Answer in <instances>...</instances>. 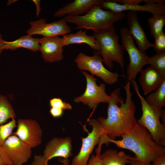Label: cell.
Listing matches in <instances>:
<instances>
[{
    "label": "cell",
    "instance_id": "cell-1",
    "mask_svg": "<svg viewBox=\"0 0 165 165\" xmlns=\"http://www.w3.org/2000/svg\"><path fill=\"white\" fill-rule=\"evenodd\" d=\"M130 83L127 81L123 86L126 94L125 101L121 95L120 88H116L109 95L107 118L100 117L97 119L104 134L109 139L116 140L137 123Z\"/></svg>",
    "mask_w": 165,
    "mask_h": 165
},
{
    "label": "cell",
    "instance_id": "cell-2",
    "mask_svg": "<svg viewBox=\"0 0 165 165\" xmlns=\"http://www.w3.org/2000/svg\"><path fill=\"white\" fill-rule=\"evenodd\" d=\"M119 140L108 138L109 143L117 147L130 150L135 154L137 160L151 163L155 160L165 155V148L158 145L148 130L138 123L127 132L121 136Z\"/></svg>",
    "mask_w": 165,
    "mask_h": 165
},
{
    "label": "cell",
    "instance_id": "cell-3",
    "mask_svg": "<svg viewBox=\"0 0 165 165\" xmlns=\"http://www.w3.org/2000/svg\"><path fill=\"white\" fill-rule=\"evenodd\" d=\"M126 16L124 12L105 10L99 5H95L82 16L66 15L63 18L67 22L75 24L76 29H91L95 32L112 28L116 22L123 20Z\"/></svg>",
    "mask_w": 165,
    "mask_h": 165
},
{
    "label": "cell",
    "instance_id": "cell-4",
    "mask_svg": "<svg viewBox=\"0 0 165 165\" xmlns=\"http://www.w3.org/2000/svg\"><path fill=\"white\" fill-rule=\"evenodd\" d=\"M93 36L98 42L100 50L92 53L100 56L103 62L110 69L113 68L114 62L117 63L123 72L124 50L119 43V37L115 28L94 32Z\"/></svg>",
    "mask_w": 165,
    "mask_h": 165
},
{
    "label": "cell",
    "instance_id": "cell-5",
    "mask_svg": "<svg viewBox=\"0 0 165 165\" xmlns=\"http://www.w3.org/2000/svg\"><path fill=\"white\" fill-rule=\"evenodd\" d=\"M141 105L142 116L137 123L143 126L149 132L154 141L158 145H165V124L160 119L165 115L164 110L156 109L148 105L140 94L138 86L135 80L131 82Z\"/></svg>",
    "mask_w": 165,
    "mask_h": 165
},
{
    "label": "cell",
    "instance_id": "cell-6",
    "mask_svg": "<svg viewBox=\"0 0 165 165\" xmlns=\"http://www.w3.org/2000/svg\"><path fill=\"white\" fill-rule=\"evenodd\" d=\"M122 46L128 54L129 63L127 69V81L131 83L135 80L137 74L143 67L147 64L149 57L145 52L141 51L135 45L133 38L128 28L122 27L120 29Z\"/></svg>",
    "mask_w": 165,
    "mask_h": 165
},
{
    "label": "cell",
    "instance_id": "cell-7",
    "mask_svg": "<svg viewBox=\"0 0 165 165\" xmlns=\"http://www.w3.org/2000/svg\"><path fill=\"white\" fill-rule=\"evenodd\" d=\"M74 61L79 69L89 72L92 75L101 78L107 84L112 85L119 81V74L107 69L103 64L101 57L98 54H94L93 56H88L80 52Z\"/></svg>",
    "mask_w": 165,
    "mask_h": 165
},
{
    "label": "cell",
    "instance_id": "cell-8",
    "mask_svg": "<svg viewBox=\"0 0 165 165\" xmlns=\"http://www.w3.org/2000/svg\"><path fill=\"white\" fill-rule=\"evenodd\" d=\"M86 80V87L84 93L74 99L75 102L82 103L90 109L95 108L100 103H108L109 95L105 92V85L101 83L98 86L97 79L85 71L82 72Z\"/></svg>",
    "mask_w": 165,
    "mask_h": 165
},
{
    "label": "cell",
    "instance_id": "cell-9",
    "mask_svg": "<svg viewBox=\"0 0 165 165\" xmlns=\"http://www.w3.org/2000/svg\"><path fill=\"white\" fill-rule=\"evenodd\" d=\"M88 122L92 127V130L90 132H88L86 137L81 138V148L78 154L73 158L71 165H86L95 147L99 144L101 139L104 135L97 119H89Z\"/></svg>",
    "mask_w": 165,
    "mask_h": 165
},
{
    "label": "cell",
    "instance_id": "cell-10",
    "mask_svg": "<svg viewBox=\"0 0 165 165\" xmlns=\"http://www.w3.org/2000/svg\"><path fill=\"white\" fill-rule=\"evenodd\" d=\"M43 131L38 123L31 119H19L16 130L13 132L21 140L31 148L41 144Z\"/></svg>",
    "mask_w": 165,
    "mask_h": 165
},
{
    "label": "cell",
    "instance_id": "cell-11",
    "mask_svg": "<svg viewBox=\"0 0 165 165\" xmlns=\"http://www.w3.org/2000/svg\"><path fill=\"white\" fill-rule=\"evenodd\" d=\"M30 28L26 33L27 35L32 36L39 35L44 37H52L68 34L71 32V28L64 18L51 23H47L46 20L41 18L30 23Z\"/></svg>",
    "mask_w": 165,
    "mask_h": 165
},
{
    "label": "cell",
    "instance_id": "cell-12",
    "mask_svg": "<svg viewBox=\"0 0 165 165\" xmlns=\"http://www.w3.org/2000/svg\"><path fill=\"white\" fill-rule=\"evenodd\" d=\"M1 147L13 165H22L31 156L32 148L14 134L7 139Z\"/></svg>",
    "mask_w": 165,
    "mask_h": 165
},
{
    "label": "cell",
    "instance_id": "cell-13",
    "mask_svg": "<svg viewBox=\"0 0 165 165\" xmlns=\"http://www.w3.org/2000/svg\"><path fill=\"white\" fill-rule=\"evenodd\" d=\"M102 9L115 12L125 11H145L153 15L165 14L164 4L156 3H146L144 5L134 4H120L114 0H103L99 5Z\"/></svg>",
    "mask_w": 165,
    "mask_h": 165
},
{
    "label": "cell",
    "instance_id": "cell-14",
    "mask_svg": "<svg viewBox=\"0 0 165 165\" xmlns=\"http://www.w3.org/2000/svg\"><path fill=\"white\" fill-rule=\"evenodd\" d=\"M39 50L41 56L46 62L60 61L64 58L63 39L59 36L44 37L39 39Z\"/></svg>",
    "mask_w": 165,
    "mask_h": 165
},
{
    "label": "cell",
    "instance_id": "cell-15",
    "mask_svg": "<svg viewBox=\"0 0 165 165\" xmlns=\"http://www.w3.org/2000/svg\"><path fill=\"white\" fill-rule=\"evenodd\" d=\"M72 146L70 137H54L46 144L42 155L48 161L56 157L68 159L73 155Z\"/></svg>",
    "mask_w": 165,
    "mask_h": 165
},
{
    "label": "cell",
    "instance_id": "cell-16",
    "mask_svg": "<svg viewBox=\"0 0 165 165\" xmlns=\"http://www.w3.org/2000/svg\"><path fill=\"white\" fill-rule=\"evenodd\" d=\"M129 25V31L135 40L138 48L141 51L145 52L148 49L153 48L154 44L148 39L145 32L139 22L137 12L129 11L126 15Z\"/></svg>",
    "mask_w": 165,
    "mask_h": 165
},
{
    "label": "cell",
    "instance_id": "cell-17",
    "mask_svg": "<svg viewBox=\"0 0 165 165\" xmlns=\"http://www.w3.org/2000/svg\"><path fill=\"white\" fill-rule=\"evenodd\" d=\"M102 0H74L58 9L54 16L60 17L68 16H80L87 13L94 5H99Z\"/></svg>",
    "mask_w": 165,
    "mask_h": 165
},
{
    "label": "cell",
    "instance_id": "cell-18",
    "mask_svg": "<svg viewBox=\"0 0 165 165\" xmlns=\"http://www.w3.org/2000/svg\"><path fill=\"white\" fill-rule=\"evenodd\" d=\"M140 72L139 81L145 96L155 90L165 80V76L157 69L150 66L142 69Z\"/></svg>",
    "mask_w": 165,
    "mask_h": 165
},
{
    "label": "cell",
    "instance_id": "cell-19",
    "mask_svg": "<svg viewBox=\"0 0 165 165\" xmlns=\"http://www.w3.org/2000/svg\"><path fill=\"white\" fill-rule=\"evenodd\" d=\"M40 38H34L27 35L22 36L12 41H7L0 39V55L3 50H14L19 48H24L33 52L39 50Z\"/></svg>",
    "mask_w": 165,
    "mask_h": 165
},
{
    "label": "cell",
    "instance_id": "cell-20",
    "mask_svg": "<svg viewBox=\"0 0 165 165\" xmlns=\"http://www.w3.org/2000/svg\"><path fill=\"white\" fill-rule=\"evenodd\" d=\"M64 46L72 44H86L96 51L100 50L98 42L93 35L89 36L86 34V31L80 29L75 33L64 35L62 38Z\"/></svg>",
    "mask_w": 165,
    "mask_h": 165
},
{
    "label": "cell",
    "instance_id": "cell-21",
    "mask_svg": "<svg viewBox=\"0 0 165 165\" xmlns=\"http://www.w3.org/2000/svg\"><path fill=\"white\" fill-rule=\"evenodd\" d=\"M130 157L124 151L114 149H108L101 154L103 165H126L129 164Z\"/></svg>",
    "mask_w": 165,
    "mask_h": 165
},
{
    "label": "cell",
    "instance_id": "cell-22",
    "mask_svg": "<svg viewBox=\"0 0 165 165\" xmlns=\"http://www.w3.org/2000/svg\"><path fill=\"white\" fill-rule=\"evenodd\" d=\"M155 91L149 94L145 100L152 108L158 110L162 109L165 106V80Z\"/></svg>",
    "mask_w": 165,
    "mask_h": 165
},
{
    "label": "cell",
    "instance_id": "cell-23",
    "mask_svg": "<svg viewBox=\"0 0 165 165\" xmlns=\"http://www.w3.org/2000/svg\"><path fill=\"white\" fill-rule=\"evenodd\" d=\"M15 111L6 98L0 95V125L6 123L9 119L16 118Z\"/></svg>",
    "mask_w": 165,
    "mask_h": 165
},
{
    "label": "cell",
    "instance_id": "cell-24",
    "mask_svg": "<svg viewBox=\"0 0 165 165\" xmlns=\"http://www.w3.org/2000/svg\"><path fill=\"white\" fill-rule=\"evenodd\" d=\"M151 35L154 38L163 31L165 25V14L153 15L147 20Z\"/></svg>",
    "mask_w": 165,
    "mask_h": 165
},
{
    "label": "cell",
    "instance_id": "cell-25",
    "mask_svg": "<svg viewBox=\"0 0 165 165\" xmlns=\"http://www.w3.org/2000/svg\"><path fill=\"white\" fill-rule=\"evenodd\" d=\"M147 64L157 69L165 77V51L156 53L149 57Z\"/></svg>",
    "mask_w": 165,
    "mask_h": 165
},
{
    "label": "cell",
    "instance_id": "cell-26",
    "mask_svg": "<svg viewBox=\"0 0 165 165\" xmlns=\"http://www.w3.org/2000/svg\"><path fill=\"white\" fill-rule=\"evenodd\" d=\"M16 126V122L14 118L7 123L0 125V146L1 147L7 139L13 134V131Z\"/></svg>",
    "mask_w": 165,
    "mask_h": 165
},
{
    "label": "cell",
    "instance_id": "cell-27",
    "mask_svg": "<svg viewBox=\"0 0 165 165\" xmlns=\"http://www.w3.org/2000/svg\"><path fill=\"white\" fill-rule=\"evenodd\" d=\"M49 104L51 108H55L64 110H71L72 107L69 103L64 101L62 99L59 97H54L49 101Z\"/></svg>",
    "mask_w": 165,
    "mask_h": 165
},
{
    "label": "cell",
    "instance_id": "cell-28",
    "mask_svg": "<svg viewBox=\"0 0 165 165\" xmlns=\"http://www.w3.org/2000/svg\"><path fill=\"white\" fill-rule=\"evenodd\" d=\"M153 48L156 53L165 51V34L163 31L154 38Z\"/></svg>",
    "mask_w": 165,
    "mask_h": 165
},
{
    "label": "cell",
    "instance_id": "cell-29",
    "mask_svg": "<svg viewBox=\"0 0 165 165\" xmlns=\"http://www.w3.org/2000/svg\"><path fill=\"white\" fill-rule=\"evenodd\" d=\"M59 161L62 163V165H69L68 159H60ZM48 162L42 155H35L30 165H48Z\"/></svg>",
    "mask_w": 165,
    "mask_h": 165
},
{
    "label": "cell",
    "instance_id": "cell-30",
    "mask_svg": "<svg viewBox=\"0 0 165 165\" xmlns=\"http://www.w3.org/2000/svg\"><path fill=\"white\" fill-rule=\"evenodd\" d=\"M102 146L101 144H98V147L96 149V154L92 155L86 165H103L101 158Z\"/></svg>",
    "mask_w": 165,
    "mask_h": 165
},
{
    "label": "cell",
    "instance_id": "cell-31",
    "mask_svg": "<svg viewBox=\"0 0 165 165\" xmlns=\"http://www.w3.org/2000/svg\"><path fill=\"white\" fill-rule=\"evenodd\" d=\"M0 165H13L0 146Z\"/></svg>",
    "mask_w": 165,
    "mask_h": 165
},
{
    "label": "cell",
    "instance_id": "cell-32",
    "mask_svg": "<svg viewBox=\"0 0 165 165\" xmlns=\"http://www.w3.org/2000/svg\"><path fill=\"white\" fill-rule=\"evenodd\" d=\"M49 112L51 115L55 118L61 117L64 113L63 110L55 108H51Z\"/></svg>",
    "mask_w": 165,
    "mask_h": 165
},
{
    "label": "cell",
    "instance_id": "cell-33",
    "mask_svg": "<svg viewBox=\"0 0 165 165\" xmlns=\"http://www.w3.org/2000/svg\"><path fill=\"white\" fill-rule=\"evenodd\" d=\"M152 163L151 165H165V155L158 157Z\"/></svg>",
    "mask_w": 165,
    "mask_h": 165
},
{
    "label": "cell",
    "instance_id": "cell-34",
    "mask_svg": "<svg viewBox=\"0 0 165 165\" xmlns=\"http://www.w3.org/2000/svg\"><path fill=\"white\" fill-rule=\"evenodd\" d=\"M130 165H151V163H147L136 159L135 157H130Z\"/></svg>",
    "mask_w": 165,
    "mask_h": 165
},
{
    "label": "cell",
    "instance_id": "cell-35",
    "mask_svg": "<svg viewBox=\"0 0 165 165\" xmlns=\"http://www.w3.org/2000/svg\"><path fill=\"white\" fill-rule=\"evenodd\" d=\"M35 3L36 6V12L37 17H38L40 12L41 11V8L40 7V0H32Z\"/></svg>",
    "mask_w": 165,
    "mask_h": 165
},
{
    "label": "cell",
    "instance_id": "cell-36",
    "mask_svg": "<svg viewBox=\"0 0 165 165\" xmlns=\"http://www.w3.org/2000/svg\"><path fill=\"white\" fill-rule=\"evenodd\" d=\"M17 0H9L7 3V5L9 6L12 4L16 2Z\"/></svg>",
    "mask_w": 165,
    "mask_h": 165
},
{
    "label": "cell",
    "instance_id": "cell-37",
    "mask_svg": "<svg viewBox=\"0 0 165 165\" xmlns=\"http://www.w3.org/2000/svg\"><path fill=\"white\" fill-rule=\"evenodd\" d=\"M2 35L1 32H0V39H2Z\"/></svg>",
    "mask_w": 165,
    "mask_h": 165
}]
</instances>
